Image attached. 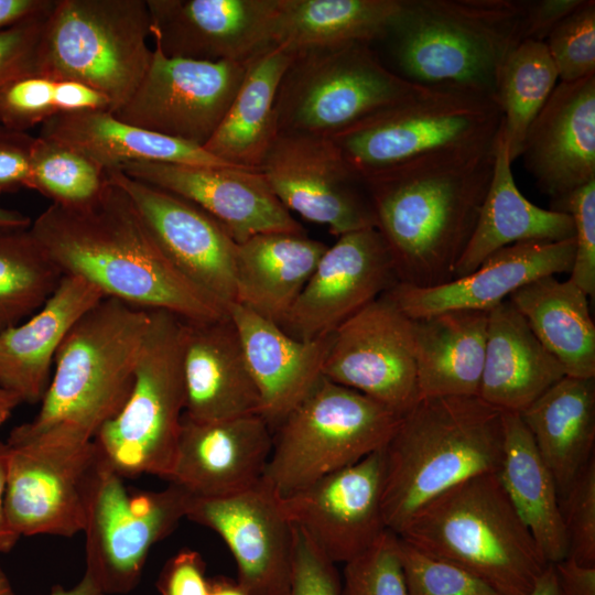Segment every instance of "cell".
I'll use <instances>...</instances> for the list:
<instances>
[{"label": "cell", "instance_id": "30bf717a", "mask_svg": "<svg viewBox=\"0 0 595 595\" xmlns=\"http://www.w3.org/2000/svg\"><path fill=\"white\" fill-rule=\"evenodd\" d=\"M184 320L151 310L131 391L120 411L94 437L100 458L122 478H169L176 454L185 391Z\"/></svg>", "mask_w": 595, "mask_h": 595}, {"label": "cell", "instance_id": "f5cc1de1", "mask_svg": "<svg viewBox=\"0 0 595 595\" xmlns=\"http://www.w3.org/2000/svg\"><path fill=\"white\" fill-rule=\"evenodd\" d=\"M582 0L522 1L526 40L545 41L555 25L569 15Z\"/></svg>", "mask_w": 595, "mask_h": 595}, {"label": "cell", "instance_id": "7402d4cb", "mask_svg": "<svg viewBox=\"0 0 595 595\" xmlns=\"http://www.w3.org/2000/svg\"><path fill=\"white\" fill-rule=\"evenodd\" d=\"M118 169L192 202L237 244L264 232H304L260 170L154 161L128 162Z\"/></svg>", "mask_w": 595, "mask_h": 595}, {"label": "cell", "instance_id": "ac0fdd59", "mask_svg": "<svg viewBox=\"0 0 595 595\" xmlns=\"http://www.w3.org/2000/svg\"><path fill=\"white\" fill-rule=\"evenodd\" d=\"M383 454L376 451L280 502L289 521L334 563H347L388 530L382 513Z\"/></svg>", "mask_w": 595, "mask_h": 595}, {"label": "cell", "instance_id": "7c38bea8", "mask_svg": "<svg viewBox=\"0 0 595 595\" xmlns=\"http://www.w3.org/2000/svg\"><path fill=\"white\" fill-rule=\"evenodd\" d=\"M192 496L170 483L131 491L99 456L86 498L85 572L107 595L132 592L150 553L186 518Z\"/></svg>", "mask_w": 595, "mask_h": 595}, {"label": "cell", "instance_id": "277c9868", "mask_svg": "<svg viewBox=\"0 0 595 595\" xmlns=\"http://www.w3.org/2000/svg\"><path fill=\"white\" fill-rule=\"evenodd\" d=\"M151 310L104 298L60 347L37 414L13 428L7 442L44 433L94 440L131 391Z\"/></svg>", "mask_w": 595, "mask_h": 595}, {"label": "cell", "instance_id": "9f6ffc18", "mask_svg": "<svg viewBox=\"0 0 595 595\" xmlns=\"http://www.w3.org/2000/svg\"><path fill=\"white\" fill-rule=\"evenodd\" d=\"M8 446L0 441V553H9L20 537L11 529L4 510Z\"/></svg>", "mask_w": 595, "mask_h": 595}, {"label": "cell", "instance_id": "3957f363", "mask_svg": "<svg viewBox=\"0 0 595 595\" xmlns=\"http://www.w3.org/2000/svg\"><path fill=\"white\" fill-rule=\"evenodd\" d=\"M502 412L479 397L421 398L382 447V513L399 534L423 505L459 483L498 473Z\"/></svg>", "mask_w": 595, "mask_h": 595}, {"label": "cell", "instance_id": "be15d7a7", "mask_svg": "<svg viewBox=\"0 0 595 595\" xmlns=\"http://www.w3.org/2000/svg\"><path fill=\"white\" fill-rule=\"evenodd\" d=\"M0 595H14L11 582L7 574L0 569Z\"/></svg>", "mask_w": 595, "mask_h": 595}, {"label": "cell", "instance_id": "603a6c76", "mask_svg": "<svg viewBox=\"0 0 595 595\" xmlns=\"http://www.w3.org/2000/svg\"><path fill=\"white\" fill-rule=\"evenodd\" d=\"M520 156L553 210L595 181V74L556 84L529 126Z\"/></svg>", "mask_w": 595, "mask_h": 595}, {"label": "cell", "instance_id": "e0dca14e", "mask_svg": "<svg viewBox=\"0 0 595 595\" xmlns=\"http://www.w3.org/2000/svg\"><path fill=\"white\" fill-rule=\"evenodd\" d=\"M397 283L390 249L377 228L342 235L279 326L301 340L328 336Z\"/></svg>", "mask_w": 595, "mask_h": 595}, {"label": "cell", "instance_id": "f6af8a7d", "mask_svg": "<svg viewBox=\"0 0 595 595\" xmlns=\"http://www.w3.org/2000/svg\"><path fill=\"white\" fill-rule=\"evenodd\" d=\"M340 595H408L397 534L387 530L370 549L345 563Z\"/></svg>", "mask_w": 595, "mask_h": 595}, {"label": "cell", "instance_id": "4fadbf2b", "mask_svg": "<svg viewBox=\"0 0 595 595\" xmlns=\"http://www.w3.org/2000/svg\"><path fill=\"white\" fill-rule=\"evenodd\" d=\"M4 510L21 537L72 538L83 532L89 480L98 461L94 440L44 433L6 442Z\"/></svg>", "mask_w": 595, "mask_h": 595}, {"label": "cell", "instance_id": "816d5d0a", "mask_svg": "<svg viewBox=\"0 0 595 595\" xmlns=\"http://www.w3.org/2000/svg\"><path fill=\"white\" fill-rule=\"evenodd\" d=\"M34 138L0 125V194L29 188Z\"/></svg>", "mask_w": 595, "mask_h": 595}, {"label": "cell", "instance_id": "9c48e42d", "mask_svg": "<svg viewBox=\"0 0 595 595\" xmlns=\"http://www.w3.org/2000/svg\"><path fill=\"white\" fill-rule=\"evenodd\" d=\"M401 416L322 377L273 430L262 482L280 498L381 450Z\"/></svg>", "mask_w": 595, "mask_h": 595}, {"label": "cell", "instance_id": "f35d334b", "mask_svg": "<svg viewBox=\"0 0 595 595\" xmlns=\"http://www.w3.org/2000/svg\"><path fill=\"white\" fill-rule=\"evenodd\" d=\"M558 72L543 41L526 40L507 57L496 101L511 162L520 156L526 132L558 84Z\"/></svg>", "mask_w": 595, "mask_h": 595}, {"label": "cell", "instance_id": "8fae6325", "mask_svg": "<svg viewBox=\"0 0 595 595\" xmlns=\"http://www.w3.org/2000/svg\"><path fill=\"white\" fill-rule=\"evenodd\" d=\"M424 86L386 67L369 44L295 53L277 93L278 134L332 138Z\"/></svg>", "mask_w": 595, "mask_h": 595}, {"label": "cell", "instance_id": "d6986e66", "mask_svg": "<svg viewBox=\"0 0 595 595\" xmlns=\"http://www.w3.org/2000/svg\"><path fill=\"white\" fill-rule=\"evenodd\" d=\"M154 47L167 57L247 64L274 45L279 0H147Z\"/></svg>", "mask_w": 595, "mask_h": 595}, {"label": "cell", "instance_id": "d590c367", "mask_svg": "<svg viewBox=\"0 0 595 595\" xmlns=\"http://www.w3.org/2000/svg\"><path fill=\"white\" fill-rule=\"evenodd\" d=\"M502 425L497 476L547 563H558L569 549L553 475L518 412H502Z\"/></svg>", "mask_w": 595, "mask_h": 595}, {"label": "cell", "instance_id": "ffe728a7", "mask_svg": "<svg viewBox=\"0 0 595 595\" xmlns=\"http://www.w3.org/2000/svg\"><path fill=\"white\" fill-rule=\"evenodd\" d=\"M105 175L128 194L162 251L183 275L225 307L235 302L237 242L216 219L192 202L119 169L105 170Z\"/></svg>", "mask_w": 595, "mask_h": 595}, {"label": "cell", "instance_id": "9a60e30c", "mask_svg": "<svg viewBox=\"0 0 595 595\" xmlns=\"http://www.w3.org/2000/svg\"><path fill=\"white\" fill-rule=\"evenodd\" d=\"M247 64L167 57L154 47L141 82L112 113L126 123L203 148L221 122Z\"/></svg>", "mask_w": 595, "mask_h": 595}, {"label": "cell", "instance_id": "7a4b0ae2", "mask_svg": "<svg viewBox=\"0 0 595 595\" xmlns=\"http://www.w3.org/2000/svg\"><path fill=\"white\" fill-rule=\"evenodd\" d=\"M495 149L430 156L364 177L398 283L426 289L454 279L491 181Z\"/></svg>", "mask_w": 595, "mask_h": 595}, {"label": "cell", "instance_id": "94428289", "mask_svg": "<svg viewBox=\"0 0 595 595\" xmlns=\"http://www.w3.org/2000/svg\"><path fill=\"white\" fill-rule=\"evenodd\" d=\"M47 595H107L87 575H83L79 582L68 588L54 586Z\"/></svg>", "mask_w": 595, "mask_h": 595}, {"label": "cell", "instance_id": "bcb514c9", "mask_svg": "<svg viewBox=\"0 0 595 595\" xmlns=\"http://www.w3.org/2000/svg\"><path fill=\"white\" fill-rule=\"evenodd\" d=\"M560 508L567 540V558L595 566V457L580 470Z\"/></svg>", "mask_w": 595, "mask_h": 595}, {"label": "cell", "instance_id": "ee69618b", "mask_svg": "<svg viewBox=\"0 0 595 595\" xmlns=\"http://www.w3.org/2000/svg\"><path fill=\"white\" fill-rule=\"evenodd\" d=\"M560 82L572 83L595 74V1L581 3L544 41Z\"/></svg>", "mask_w": 595, "mask_h": 595}, {"label": "cell", "instance_id": "d6a6232c", "mask_svg": "<svg viewBox=\"0 0 595 595\" xmlns=\"http://www.w3.org/2000/svg\"><path fill=\"white\" fill-rule=\"evenodd\" d=\"M519 414L561 499L594 456L595 378L563 376Z\"/></svg>", "mask_w": 595, "mask_h": 595}, {"label": "cell", "instance_id": "e575fe53", "mask_svg": "<svg viewBox=\"0 0 595 595\" xmlns=\"http://www.w3.org/2000/svg\"><path fill=\"white\" fill-rule=\"evenodd\" d=\"M294 57L272 46L247 64L245 77L221 122L203 147L231 166L260 170L278 136L275 98Z\"/></svg>", "mask_w": 595, "mask_h": 595}, {"label": "cell", "instance_id": "6f0895ef", "mask_svg": "<svg viewBox=\"0 0 595 595\" xmlns=\"http://www.w3.org/2000/svg\"><path fill=\"white\" fill-rule=\"evenodd\" d=\"M208 595H249L235 578L218 575L209 578Z\"/></svg>", "mask_w": 595, "mask_h": 595}, {"label": "cell", "instance_id": "83f0119b", "mask_svg": "<svg viewBox=\"0 0 595 595\" xmlns=\"http://www.w3.org/2000/svg\"><path fill=\"white\" fill-rule=\"evenodd\" d=\"M104 298L85 279L63 275L28 321L0 332V387L15 393L21 402H41L64 339Z\"/></svg>", "mask_w": 595, "mask_h": 595}, {"label": "cell", "instance_id": "7bdbcfd3", "mask_svg": "<svg viewBox=\"0 0 595 595\" xmlns=\"http://www.w3.org/2000/svg\"><path fill=\"white\" fill-rule=\"evenodd\" d=\"M398 556L408 595H500L464 569L431 556L400 537Z\"/></svg>", "mask_w": 595, "mask_h": 595}, {"label": "cell", "instance_id": "52a82bcc", "mask_svg": "<svg viewBox=\"0 0 595 595\" xmlns=\"http://www.w3.org/2000/svg\"><path fill=\"white\" fill-rule=\"evenodd\" d=\"M502 113L495 98L458 86H424L329 138L363 176L421 159L496 144Z\"/></svg>", "mask_w": 595, "mask_h": 595}, {"label": "cell", "instance_id": "4dcf8cb0", "mask_svg": "<svg viewBox=\"0 0 595 595\" xmlns=\"http://www.w3.org/2000/svg\"><path fill=\"white\" fill-rule=\"evenodd\" d=\"M511 164L500 130L491 181L475 229L455 267L454 279L473 272L486 258L504 247L524 241H561L574 237L572 216L529 202L516 185Z\"/></svg>", "mask_w": 595, "mask_h": 595}, {"label": "cell", "instance_id": "cb8c5ba5", "mask_svg": "<svg viewBox=\"0 0 595 595\" xmlns=\"http://www.w3.org/2000/svg\"><path fill=\"white\" fill-rule=\"evenodd\" d=\"M273 431L259 414L199 422L182 416L169 483L196 498L246 491L264 475Z\"/></svg>", "mask_w": 595, "mask_h": 595}, {"label": "cell", "instance_id": "c3c4849f", "mask_svg": "<svg viewBox=\"0 0 595 595\" xmlns=\"http://www.w3.org/2000/svg\"><path fill=\"white\" fill-rule=\"evenodd\" d=\"M342 576L336 563L293 526L291 575L284 595H340Z\"/></svg>", "mask_w": 595, "mask_h": 595}, {"label": "cell", "instance_id": "44dd1931", "mask_svg": "<svg viewBox=\"0 0 595 595\" xmlns=\"http://www.w3.org/2000/svg\"><path fill=\"white\" fill-rule=\"evenodd\" d=\"M186 519L216 532L230 550L237 582L249 595H284L291 575L293 524L262 480L227 497H192Z\"/></svg>", "mask_w": 595, "mask_h": 595}, {"label": "cell", "instance_id": "8d00e7d4", "mask_svg": "<svg viewBox=\"0 0 595 595\" xmlns=\"http://www.w3.org/2000/svg\"><path fill=\"white\" fill-rule=\"evenodd\" d=\"M508 300L565 376L595 378V325L588 296L570 279L539 278Z\"/></svg>", "mask_w": 595, "mask_h": 595}, {"label": "cell", "instance_id": "1f68e13d", "mask_svg": "<svg viewBox=\"0 0 595 595\" xmlns=\"http://www.w3.org/2000/svg\"><path fill=\"white\" fill-rule=\"evenodd\" d=\"M411 320L419 399L478 397L488 312L445 311Z\"/></svg>", "mask_w": 595, "mask_h": 595}, {"label": "cell", "instance_id": "5b68a950", "mask_svg": "<svg viewBox=\"0 0 595 595\" xmlns=\"http://www.w3.org/2000/svg\"><path fill=\"white\" fill-rule=\"evenodd\" d=\"M385 39L407 80L496 99L505 61L526 41L522 0H402Z\"/></svg>", "mask_w": 595, "mask_h": 595}, {"label": "cell", "instance_id": "8992f818", "mask_svg": "<svg viewBox=\"0 0 595 595\" xmlns=\"http://www.w3.org/2000/svg\"><path fill=\"white\" fill-rule=\"evenodd\" d=\"M397 536L500 595H527L549 564L496 473L445 490L418 509Z\"/></svg>", "mask_w": 595, "mask_h": 595}, {"label": "cell", "instance_id": "f907efd6", "mask_svg": "<svg viewBox=\"0 0 595 595\" xmlns=\"http://www.w3.org/2000/svg\"><path fill=\"white\" fill-rule=\"evenodd\" d=\"M160 595H208L206 562L195 550L184 548L163 565L156 581Z\"/></svg>", "mask_w": 595, "mask_h": 595}, {"label": "cell", "instance_id": "4316f807", "mask_svg": "<svg viewBox=\"0 0 595 595\" xmlns=\"http://www.w3.org/2000/svg\"><path fill=\"white\" fill-rule=\"evenodd\" d=\"M226 310L259 392V415L273 431L323 377L332 334L301 340L237 303Z\"/></svg>", "mask_w": 595, "mask_h": 595}, {"label": "cell", "instance_id": "6da1fadb", "mask_svg": "<svg viewBox=\"0 0 595 595\" xmlns=\"http://www.w3.org/2000/svg\"><path fill=\"white\" fill-rule=\"evenodd\" d=\"M30 230L63 275L85 279L105 298L185 321L227 314L219 301L176 269L128 194L107 178L93 202L79 207L51 204Z\"/></svg>", "mask_w": 595, "mask_h": 595}, {"label": "cell", "instance_id": "d4e9b609", "mask_svg": "<svg viewBox=\"0 0 595 595\" xmlns=\"http://www.w3.org/2000/svg\"><path fill=\"white\" fill-rule=\"evenodd\" d=\"M573 258L574 237L517 242L497 250L462 278L426 289L397 283L387 294L410 318L457 310L489 312L539 278L570 273Z\"/></svg>", "mask_w": 595, "mask_h": 595}, {"label": "cell", "instance_id": "836d02e7", "mask_svg": "<svg viewBox=\"0 0 595 595\" xmlns=\"http://www.w3.org/2000/svg\"><path fill=\"white\" fill-rule=\"evenodd\" d=\"M39 136L76 149L105 170L134 161L231 166L198 145L126 123L107 110L55 116L41 125Z\"/></svg>", "mask_w": 595, "mask_h": 595}, {"label": "cell", "instance_id": "7dc6e473", "mask_svg": "<svg viewBox=\"0 0 595 595\" xmlns=\"http://www.w3.org/2000/svg\"><path fill=\"white\" fill-rule=\"evenodd\" d=\"M558 212L574 224V258L570 280L588 298L595 295V181L573 192Z\"/></svg>", "mask_w": 595, "mask_h": 595}, {"label": "cell", "instance_id": "6125c7cd", "mask_svg": "<svg viewBox=\"0 0 595 595\" xmlns=\"http://www.w3.org/2000/svg\"><path fill=\"white\" fill-rule=\"evenodd\" d=\"M20 403L22 402L15 393L0 387V425L10 418Z\"/></svg>", "mask_w": 595, "mask_h": 595}, {"label": "cell", "instance_id": "681fc988", "mask_svg": "<svg viewBox=\"0 0 595 595\" xmlns=\"http://www.w3.org/2000/svg\"><path fill=\"white\" fill-rule=\"evenodd\" d=\"M52 7L35 17L0 29V89L18 77L36 73L39 46Z\"/></svg>", "mask_w": 595, "mask_h": 595}, {"label": "cell", "instance_id": "ba28073f", "mask_svg": "<svg viewBox=\"0 0 595 595\" xmlns=\"http://www.w3.org/2000/svg\"><path fill=\"white\" fill-rule=\"evenodd\" d=\"M149 35L147 0H54L36 74L86 85L106 96L113 112L151 63Z\"/></svg>", "mask_w": 595, "mask_h": 595}, {"label": "cell", "instance_id": "60d3db41", "mask_svg": "<svg viewBox=\"0 0 595 595\" xmlns=\"http://www.w3.org/2000/svg\"><path fill=\"white\" fill-rule=\"evenodd\" d=\"M87 110L112 112L99 91L66 79L36 73L18 77L0 89V125L24 131L63 113Z\"/></svg>", "mask_w": 595, "mask_h": 595}, {"label": "cell", "instance_id": "11a10c76", "mask_svg": "<svg viewBox=\"0 0 595 595\" xmlns=\"http://www.w3.org/2000/svg\"><path fill=\"white\" fill-rule=\"evenodd\" d=\"M54 0H0V29L35 17L53 6Z\"/></svg>", "mask_w": 595, "mask_h": 595}, {"label": "cell", "instance_id": "f546056e", "mask_svg": "<svg viewBox=\"0 0 595 595\" xmlns=\"http://www.w3.org/2000/svg\"><path fill=\"white\" fill-rule=\"evenodd\" d=\"M327 247L289 231L258 234L237 244L234 303L279 325Z\"/></svg>", "mask_w": 595, "mask_h": 595}, {"label": "cell", "instance_id": "f1b7e54d", "mask_svg": "<svg viewBox=\"0 0 595 595\" xmlns=\"http://www.w3.org/2000/svg\"><path fill=\"white\" fill-rule=\"evenodd\" d=\"M565 372L509 300L488 312L478 397L501 412H522Z\"/></svg>", "mask_w": 595, "mask_h": 595}, {"label": "cell", "instance_id": "680465c9", "mask_svg": "<svg viewBox=\"0 0 595 595\" xmlns=\"http://www.w3.org/2000/svg\"><path fill=\"white\" fill-rule=\"evenodd\" d=\"M31 224L28 215L0 205V231L26 229Z\"/></svg>", "mask_w": 595, "mask_h": 595}, {"label": "cell", "instance_id": "ab89813d", "mask_svg": "<svg viewBox=\"0 0 595 595\" xmlns=\"http://www.w3.org/2000/svg\"><path fill=\"white\" fill-rule=\"evenodd\" d=\"M62 277L30 227L0 231V332L36 312Z\"/></svg>", "mask_w": 595, "mask_h": 595}, {"label": "cell", "instance_id": "484cf974", "mask_svg": "<svg viewBox=\"0 0 595 595\" xmlns=\"http://www.w3.org/2000/svg\"><path fill=\"white\" fill-rule=\"evenodd\" d=\"M182 370L188 419L209 422L259 414V392L228 312L216 320H184Z\"/></svg>", "mask_w": 595, "mask_h": 595}, {"label": "cell", "instance_id": "91938a15", "mask_svg": "<svg viewBox=\"0 0 595 595\" xmlns=\"http://www.w3.org/2000/svg\"><path fill=\"white\" fill-rule=\"evenodd\" d=\"M527 595H560L554 565L549 563Z\"/></svg>", "mask_w": 595, "mask_h": 595}, {"label": "cell", "instance_id": "db71d44e", "mask_svg": "<svg viewBox=\"0 0 595 595\" xmlns=\"http://www.w3.org/2000/svg\"><path fill=\"white\" fill-rule=\"evenodd\" d=\"M560 595H595V566L566 558L554 563Z\"/></svg>", "mask_w": 595, "mask_h": 595}, {"label": "cell", "instance_id": "5bb4252c", "mask_svg": "<svg viewBox=\"0 0 595 595\" xmlns=\"http://www.w3.org/2000/svg\"><path fill=\"white\" fill-rule=\"evenodd\" d=\"M260 171L291 213L342 235L377 228L365 178L329 138L279 133Z\"/></svg>", "mask_w": 595, "mask_h": 595}, {"label": "cell", "instance_id": "74e56055", "mask_svg": "<svg viewBox=\"0 0 595 595\" xmlns=\"http://www.w3.org/2000/svg\"><path fill=\"white\" fill-rule=\"evenodd\" d=\"M402 0H279L273 42L290 53L383 40Z\"/></svg>", "mask_w": 595, "mask_h": 595}, {"label": "cell", "instance_id": "2e32d148", "mask_svg": "<svg viewBox=\"0 0 595 595\" xmlns=\"http://www.w3.org/2000/svg\"><path fill=\"white\" fill-rule=\"evenodd\" d=\"M323 377L400 415L418 402L412 320L387 292L334 331Z\"/></svg>", "mask_w": 595, "mask_h": 595}, {"label": "cell", "instance_id": "b9f144b4", "mask_svg": "<svg viewBox=\"0 0 595 595\" xmlns=\"http://www.w3.org/2000/svg\"><path fill=\"white\" fill-rule=\"evenodd\" d=\"M105 184V169L76 149L51 138H34L29 188L51 199V204L87 205Z\"/></svg>", "mask_w": 595, "mask_h": 595}]
</instances>
